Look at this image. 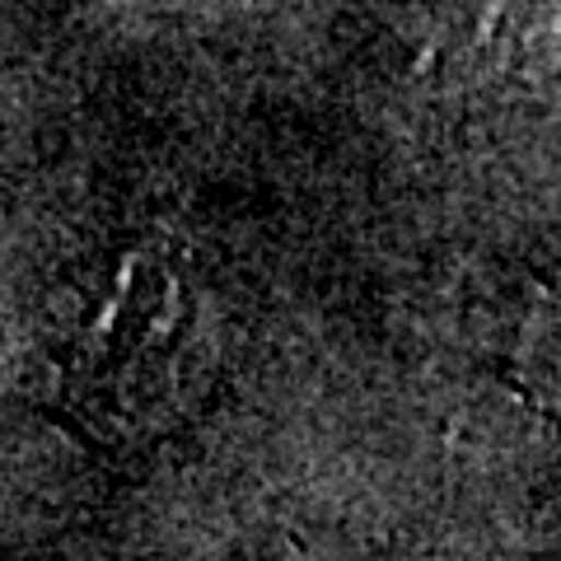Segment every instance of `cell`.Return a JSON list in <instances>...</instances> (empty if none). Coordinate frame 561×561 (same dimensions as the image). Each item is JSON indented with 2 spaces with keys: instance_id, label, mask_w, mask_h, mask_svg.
Returning a JSON list of instances; mask_svg holds the SVG:
<instances>
[{
  "instance_id": "obj_1",
  "label": "cell",
  "mask_w": 561,
  "mask_h": 561,
  "mask_svg": "<svg viewBox=\"0 0 561 561\" xmlns=\"http://www.w3.org/2000/svg\"><path fill=\"white\" fill-rule=\"evenodd\" d=\"M210 370L216 346L206 295L164 257L136 253L70 342L61 393L90 435L140 445L197 408L210 389Z\"/></svg>"
}]
</instances>
